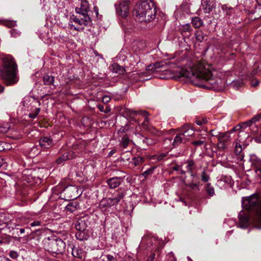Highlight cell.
<instances>
[{
	"mask_svg": "<svg viewBox=\"0 0 261 261\" xmlns=\"http://www.w3.org/2000/svg\"><path fill=\"white\" fill-rule=\"evenodd\" d=\"M205 62L203 60L199 61L193 67L192 72L197 78L208 81L212 78L213 74L209 69L206 68Z\"/></svg>",
	"mask_w": 261,
	"mask_h": 261,
	"instance_id": "obj_4",
	"label": "cell"
},
{
	"mask_svg": "<svg viewBox=\"0 0 261 261\" xmlns=\"http://www.w3.org/2000/svg\"><path fill=\"white\" fill-rule=\"evenodd\" d=\"M174 170H175V171H178V166L177 167V166H175V168H174Z\"/></svg>",
	"mask_w": 261,
	"mask_h": 261,
	"instance_id": "obj_49",
	"label": "cell"
},
{
	"mask_svg": "<svg viewBox=\"0 0 261 261\" xmlns=\"http://www.w3.org/2000/svg\"><path fill=\"white\" fill-rule=\"evenodd\" d=\"M46 9L54 25L77 38H95L99 34L96 0H47Z\"/></svg>",
	"mask_w": 261,
	"mask_h": 261,
	"instance_id": "obj_1",
	"label": "cell"
},
{
	"mask_svg": "<svg viewBox=\"0 0 261 261\" xmlns=\"http://www.w3.org/2000/svg\"><path fill=\"white\" fill-rule=\"evenodd\" d=\"M129 143H130V139L128 137H127L124 138L123 140H122V146H123V147L124 148H126V147H128V146L129 144Z\"/></svg>",
	"mask_w": 261,
	"mask_h": 261,
	"instance_id": "obj_30",
	"label": "cell"
},
{
	"mask_svg": "<svg viewBox=\"0 0 261 261\" xmlns=\"http://www.w3.org/2000/svg\"><path fill=\"white\" fill-rule=\"evenodd\" d=\"M242 150V148L241 146V145L239 144H237L236 145V147H235V153L236 155L238 156L240 155Z\"/></svg>",
	"mask_w": 261,
	"mask_h": 261,
	"instance_id": "obj_28",
	"label": "cell"
},
{
	"mask_svg": "<svg viewBox=\"0 0 261 261\" xmlns=\"http://www.w3.org/2000/svg\"><path fill=\"white\" fill-rule=\"evenodd\" d=\"M194 165V162H193V161H191L189 162V163H188V167L189 168H191V167H192Z\"/></svg>",
	"mask_w": 261,
	"mask_h": 261,
	"instance_id": "obj_43",
	"label": "cell"
},
{
	"mask_svg": "<svg viewBox=\"0 0 261 261\" xmlns=\"http://www.w3.org/2000/svg\"><path fill=\"white\" fill-rule=\"evenodd\" d=\"M4 90V88L3 86H1V90H0V92L1 93H2L3 92Z\"/></svg>",
	"mask_w": 261,
	"mask_h": 261,
	"instance_id": "obj_46",
	"label": "cell"
},
{
	"mask_svg": "<svg viewBox=\"0 0 261 261\" xmlns=\"http://www.w3.org/2000/svg\"><path fill=\"white\" fill-rule=\"evenodd\" d=\"M207 123V119H206V118H203L202 121H196V124H197V125H203V124H206Z\"/></svg>",
	"mask_w": 261,
	"mask_h": 261,
	"instance_id": "obj_34",
	"label": "cell"
},
{
	"mask_svg": "<svg viewBox=\"0 0 261 261\" xmlns=\"http://www.w3.org/2000/svg\"><path fill=\"white\" fill-rule=\"evenodd\" d=\"M123 179L122 178L118 177H114L112 178H110L107 181L108 186L110 189H115L116 188L120 186V185L122 183Z\"/></svg>",
	"mask_w": 261,
	"mask_h": 261,
	"instance_id": "obj_10",
	"label": "cell"
},
{
	"mask_svg": "<svg viewBox=\"0 0 261 261\" xmlns=\"http://www.w3.org/2000/svg\"><path fill=\"white\" fill-rule=\"evenodd\" d=\"M259 215L261 216V205H260V208H259Z\"/></svg>",
	"mask_w": 261,
	"mask_h": 261,
	"instance_id": "obj_50",
	"label": "cell"
},
{
	"mask_svg": "<svg viewBox=\"0 0 261 261\" xmlns=\"http://www.w3.org/2000/svg\"><path fill=\"white\" fill-rule=\"evenodd\" d=\"M1 151H4V150H9L10 149H12V146L11 144L9 143H7L6 142H3L1 141Z\"/></svg>",
	"mask_w": 261,
	"mask_h": 261,
	"instance_id": "obj_21",
	"label": "cell"
},
{
	"mask_svg": "<svg viewBox=\"0 0 261 261\" xmlns=\"http://www.w3.org/2000/svg\"><path fill=\"white\" fill-rule=\"evenodd\" d=\"M97 108H98V109H99V110H100V111L101 112H104V111H105V110H104V107L103 105H100H100H98V106H97Z\"/></svg>",
	"mask_w": 261,
	"mask_h": 261,
	"instance_id": "obj_38",
	"label": "cell"
},
{
	"mask_svg": "<svg viewBox=\"0 0 261 261\" xmlns=\"http://www.w3.org/2000/svg\"><path fill=\"white\" fill-rule=\"evenodd\" d=\"M203 143V141H196V142H193V144H194V146H197L202 145Z\"/></svg>",
	"mask_w": 261,
	"mask_h": 261,
	"instance_id": "obj_37",
	"label": "cell"
},
{
	"mask_svg": "<svg viewBox=\"0 0 261 261\" xmlns=\"http://www.w3.org/2000/svg\"><path fill=\"white\" fill-rule=\"evenodd\" d=\"M75 236L77 239L80 241H86L89 238L87 234L84 231H79L76 233Z\"/></svg>",
	"mask_w": 261,
	"mask_h": 261,
	"instance_id": "obj_17",
	"label": "cell"
},
{
	"mask_svg": "<svg viewBox=\"0 0 261 261\" xmlns=\"http://www.w3.org/2000/svg\"><path fill=\"white\" fill-rule=\"evenodd\" d=\"M182 142V138L180 136H177L174 140L172 146H178L179 144H181Z\"/></svg>",
	"mask_w": 261,
	"mask_h": 261,
	"instance_id": "obj_25",
	"label": "cell"
},
{
	"mask_svg": "<svg viewBox=\"0 0 261 261\" xmlns=\"http://www.w3.org/2000/svg\"><path fill=\"white\" fill-rule=\"evenodd\" d=\"M249 220V217L246 215L242 214L241 215V216H240V224L242 227H247Z\"/></svg>",
	"mask_w": 261,
	"mask_h": 261,
	"instance_id": "obj_18",
	"label": "cell"
},
{
	"mask_svg": "<svg viewBox=\"0 0 261 261\" xmlns=\"http://www.w3.org/2000/svg\"><path fill=\"white\" fill-rule=\"evenodd\" d=\"M93 120L91 121L90 118L88 117H84L82 119L81 122L82 124H83V125L85 126H89L91 125L92 124Z\"/></svg>",
	"mask_w": 261,
	"mask_h": 261,
	"instance_id": "obj_22",
	"label": "cell"
},
{
	"mask_svg": "<svg viewBox=\"0 0 261 261\" xmlns=\"http://www.w3.org/2000/svg\"><path fill=\"white\" fill-rule=\"evenodd\" d=\"M133 163H134V164L136 166H139L141 165V164L143 163V162H144V160L143 158H142V157H136V158H134L133 159Z\"/></svg>",
	"mask_w": 261,
	"mask_h": 261,
	"instance_id": "obj_23",
	"label": "cell"
},
{
	"mask_svg": "<svg viewBox=\"0 0 261 261\" xmlns=\"http://www.w3.org/2000/svg\"><path fill=\"white\" fill-rule=\"evenodd\" d=\"M180 76L181 77H188L189 75V72L186 69H182L180 72Z\"/></svg>",
	"mask_w": 261,
	"mask_h": 261,
	"instance_id": "obj_27",
	"label": "cell"
},
{
	"mask_svg": "<svg viewBox=\"0 0 261 261\" xmlns=\"http://www.w3.org/2000/svg\"><path fill=\"white\" fill-rule=\"evenodd\" d=\"M111 99L109 96H105L102 99V101L104 104H108L110 102Z\"/></svg>",
	"mask_w": 261,
	"mask_h": 261,
	"instance_id": "obj_32",
	"label": "cell"
},
{
	"mask_svg": "<svg viewBox=\"0 0 261 261\" xmlns=\"http://www.w3.org/2000/svg\"><path fill=\"white\" fill-rule=\"evenodd\" d=\"M202 180L203 181V182H208V180H209V176H208V175L205 172H203V174H202Z\"/></svg>",
	"mask_w": 261,
	"mask_h": 261,
	"instance_id": "obj_33",
	"label": "cell"
},
{
	"mask_svg": "<svg viewBox=\"0 0 261 261\" xmlns=\"http://www.w3.org/2000/svg\"><path fill=\"white\" fill-rule=\"evenodd\" d=\"M111 70L112 72L118 74H124L126 73V69L125 68L122 67V66L119 65L117 63H113L111 65L110 67Z\"/></svg>",
	"mask_w": 261,
	"mask_h": 261,
	"instance_id": "obj_12",
	"label": "cell"
},
{
	"mask_svg": "<svg viewBox=\"0 0 261 261\" xmlns=\"http://www.w3.org/2000/svg\"><path fill=\"white\" fill-rule=\"evenodd\" d=\"M39 145L42 148L48 149L50 147L53 143V139L49 137H42L39 141Z\"/></svg>",
	"mask_w": 261,
	"mask_h": 261,
	"instance_id": "obj_11",
	"label": "cell"
},
{
	"mask_svg": "<svg viewBox=\"0 0 261 261\" xmlns=\"http://www.w3.org/2000/svg\"><path fill=\"white\" fill-rule=\"evenodd\" d=\"M203 10L206 13H209L213 9L212 2L209 1H206L204 3L203 6Z\"/></svg>",
	"mask_w": 261,
	"mask_h": 261,
	"instance_id": "obj_20",
	"label": "cell"
},
{
	"mask_svg": "<svg viewBox=\"0 0 261 261\" xmlns=\"http://www.w3.org/2000/svg\"><path fill=\"white\" fill-rule=\"evenodd\" d=\"M42 245L45 250L51 253L61 254L65 250V243L55 236L46 237L42 241Z\"/></svg>",
	"mask_w": 261,
	"mask_h": 261,
	"instance_id": "obj_3",
	"label": "cell"
},
{
	"mask_svg": "<svg viewBox=\"0 0 261 261\" xmlns=\"http://www.w3.org/2000/svg\"><path fill=\"white\" fill-rule=\"evenodd\" d=\"M107 259L109 261H112L113 259H114V257L111 255H108L107 256Z\"/></svg>",
	"mask_w": 261,
	"mask_h": 261,
	"instance_id": "obj_44",
	"label": "cell"
},
{
	"mask_svg": "<svg viewBox=\"0 0 261 261\" xmlns=\"http://www.w3.org/2000/svg\"><path fill=\"white\" fill-rule=\"evenodd\" d=\"M76 229L78 231H84L87 227V224L84 220H79L75 224Z\"/></svg>",
	"mask_w": 261,
	"mask_h": 261,
	"instance_id": "obj_14",
	"label": "cell"
},
{
	"mask_svg": "<svg viewBox=\"0 0 261 261\" xmlns=\"http://www.w3.org/2000/svg\"><path fill=\"white\" fill-rule=\"evenodd\" d=\"M130 2L127 0H124L121 2L119 6V12L121 16L126 18L128 16Z\"/></svg>",
	"mask_w": 261,
	"mask_h": 261,
	"instance_id": "obj_8",
	"label": "cell"
},
{
	"mask_svg": "<svg viewBox=\"0 0 261 261\" xmlns=\"http://www.w3.org/2000/svg\"><path fill=\"white\" fill-rule=\"evenodd\" d=\"M159 64L160 63H156L150 64V65L147 66L146 68V70H151V69H153L159 67Z\"/></svg>",
	"mask_w": 261,
	"mask_h": 261,
	"instance_id": "obj_31",
	"label": "cell"
},
{
	"mask_svg": "<svg viewBox=\"0 0 261 261\" xmlns=\"http://www.w3.org/2000/svg\"><path fill=\"white\" fill-rule=\"evenodd\" d=\"M155 254H153V255H152V256H150V257H149V259H147V261H153V260H154V259H155Z\"/></svg>",
	"mask_w": 261,
	"mask_h": 261,
	"instance_id": "obj_40",
	"label": "cell"
},
{
	"mask_svg": "<svg viewBox=\"0 0 261 261\" xmlns=\"http://www.w3.org/2000/svg\"><path fill=\"white\" fill-rule=\"evenodd\" d=\"M155 168H156V167H153V168H150V169H149V170H148V171H146L144 172V174H143L142 175L144 176V177H147V175H150V173H152V172L154 171V169H155Z\"/></svg>",
	"mask_w": 261,
	"mask_h": 261,
	"instance_id": "obj_35",
	"label": "cell"
},
{
	"mask_svg": "<svg viewBox=\"0 0 261 261\" xmlns=\"http://www.w3.org/2000/svg\"><path fill=\"white\" fill-rule=\"evenodd\" d=\"M258 195L256 194L243 200V206L245 209L248 211H250V210L252 209L256 205V203L258 202Z\"/></svg>",
	"mask_w": 261,
	"mask_h": 261,
	"instance_id": "obj_7",
	"label": "cell"
},
{
	"mask_svg": "<svg viewBox=\"0 0 261 261\" xmlns=\"http://www.w3.org/2000/svg\"><path fill=\"white\" fill-rule=\"evenodd\" d=\"M0 162H1V166H0V167L1 168L3 165L4 164H5V159H4V158H1V161H0Z\"/></svg>",
	"mask_w": 261,
	"mask_h": 261,
	"instance_id": "obj_42",
	"label": "cell"
},
{
	"mask_svg": "<svg viewBox=\"0 0 261 261\" xmlns=\"http://www.w3.org/2000/svg\"><path fill=\"white\" fill-rule=\"evenodd\" d=\"M25 231V230H24V229H20V233H23Z\"/></svg>",
	"mask_w": 261,
	"mask_h": 261,
	"instance_id": "obj_48",
	"label": "cell"
},
{
	"mask_svg": "<svg viewBox=\"0 0 261 261\" xmlns=\"http://www.w3.org/2000/svg\"><path fill=\"white\" fill-rule=\"evenodd\" d=\"M192 23L193 26L196 29L199 28L203 25V22L201 19L197 17H194L192 19Z\"/></svg>",
	"mask_w": 261,
	"mask_h": 261,
	"instance_id": "obj_19",
	"label": "cell"
},
{
	"mask_svg": "<svg viewBox=\"0 0 261 261\" xmlns=\"http://www.w3.org/2000/svg\"><path fill=\"white\" fill-rule=\"evenodd\" d=\"M40 111H41V108H37V109L35 110L34 111H33L32 112L30 113L29 115V116L30 118H32V119L35 118L38 115V114H39Z\"/></svg>",
	"mask_w": 261,
	"mask_h": 261,
	"instance_id": "obj_24",
	"label": "cell"
},
{
	"mask_svg": "<svg viewBox=\"0 0 261 261\" xmlns=\"http://www.w3.org/2000/svg\"><path fill=\"white\" fill-rule=\"evenodd\" d=\"M166 156V154H163V155H161V156H160L158 158V161H160V160H161L162 159H163Z\"/></svg>",
	"mask_w": 261,
	"mask_h": 261,
	"instance_id": "obj_45",
	"label": "cell"
},
{
	"mask_svg": "<svg viewBox=\"0 0 261 261\" xmlns=\"http://www.w3.org/2000/svg\"><path fill=\"white\" fill-rule=\"evenodd\" d=\"M41 225V222L38 221H35L34 222H32L31 224V227H36V226H39Z\"/></svg>",
	"mask_w": 261,
	"mask_h": 261,
	"instance_id": "obj_36",
	"label": "cell"
},
{
	"mask_svg": "<svg viewBox=\"0 0 261 261\" xmlns=\"http://www.w3.org/2000/svg\"><path fill=\"white\" fill-rule=\"evenodd\" d=\"M256 2L258 3V4L261 5V0H256Z\"/></svg>",
	"mask_w": 261,
	"mask_h": 261,
	"instance_id": "obj_47",
	"label": "cell"
},
{
	"mask_svg": "<svg viewBox=\"0 0 261 261\" xmlns=\"http://www.w3.org/2000/svg\"><path fill=\"white\" fill-rule=\"evenodd\" d=\"M83 190L76 186H69L63 191L60 199L66 200H72L77 199L81 194Z\"/></svg>",
	"mask_w": 261,
	"mask_h": 261,
	"instance_id": "obj_5",
	"label": "cell"
},
{
	"mask_svg": "<svg viewBox=\"0 0 261 261\" xmlns=\"http://www.w3.org/2000/svg\"><path fill=\"white\" fill-rule=\"evenodd\" d=\"M43 82L46 85H52L55 82V78L53 76L45 75L43 77Z\"/></svg>",
	"mask_w": 261,
	"mask_h": 261,
	"instance_id": "obj_16",
	"label": "cell"
},
{
	"mask_svg": "<svg viewBox=\"0 0 261 261\" xmlns=\"http://www.w3.org/2000/svg\"><path fill=\"white\" fill-rule=\"evenodd\" d=\"M72 253L74 258L81 259L83 256V250L80 247L74 246L72 249Z\"/></svg>",
	"mask_w": 261,
	"mask_h": 261,
	"instance_id": "obj_15",
	"label": "cell"
},
{
	"mask_svg": "<svg viewBox=\"0 0 261 261\" xmlns=\"http://www.w3.org/2000/svg\"><path fill=\"white\" fill-rule=\"evenodd\" d=\"M76 157L75 153L74 152L70 151V152H66L64 153L62 156L57 159L56 160V163L58 164H60L65 161H67L69 160H72Z\"/></svg>",
	"mask_w": 261,
	"mask_h": 261,
	"instance_id": "obj_9",
	"label": "cell"
},
{
	"mask_svg": "<svg viewBox=\"0 0 261 261\" xmlns=\"http://www.w3.org/2000/svg\"><path fill=\"white\" fill-rule=\"evenodd\" d=\"M10 258L12 259H16L19 257V253H17V252L14 250H11L9 252V253Z\"/></svg>",
	"mask_w": 261,
	"mask_h": 261,
	"instance_id": "obj_26",
	"label": "cell"
},
{
	"mask_svg": "<svg viewBox=\"0 0 261 261\" xmlns=\"http://www.w3.org/2000/svg\"><path fill=\"white\" fill-rule=\"evenodd\" d=\"M116 150H111V152H110L109 154H108V157H110L112 156L114 153H115Z\"/></svg>",
	"mask_w": 261,
	"mask_h": 261,
	"instance_id": "obj_41",
	"label": "cell"
},
{
	"mask_svg": "<svg viewBox=\"0 0 261 261\" xmlns=\"http://www.w3.org/2000/svg\"><path fill=\"white\" fill-rule=\"evenodd\" d=\"M206 191L208 192V194H209L210 196H212L213 194L214 193V190L213 188L211 186V185H208L206 187Z\"/></svg>",
	"mask_w": 261,
	"mask_h": 261,
	"instance_id": "obj_29",
	"label": "cell"
},
{
	"mask_svg": "<svg viewBox=\"0 0 261 261\" xmlns=\"http://www.w3.org/2000/svg\"><path fill=\"white\" fill-rule=\"evenodd\" d=\"M157 8L150 0H144L138 2L134 10V16L137 21L148 23L155 19Z\"/></svg>",
	"mask_w": 261,
	"mask_h": 261,
	"instance_id": "obj_2",
	"label": "cell"
},
{
	"mask_svg": "<svg viewBox=\"0 0 261 261\" xmlns=\"http://www.w3.org/2000/svg\"><path fill=\"white\" fill-rule=\"evenodd\" d=\"M122 197V196H119L117 197L113 198V199L108 198V197L104 198L100 203L99 207L100 209L109 208L110 206H113L118 203Z\"/></svg>",
	"mask_w": 261,
	"mask_h": 261,
	"instance_id": "obj_6",
	"label": "cell"
},
{
	"mask_svg": "<svg viewBox=\"0 0 261 261\" xmlns=\"http://www.w3.org/2000/svg\"><path fill=\"white\" fill-rule=\"evenodd\" d=\"M111 111V108L110 107H107L106 109L105 110V111H104V113H108L110 112Z\"/></svg>",
	"mask_w": 261,
	"mask_h": 261,
	"instance_id": "obj_39",
	"label": "cell"
},
{
	"mask_svg": "<svg viewBox=\"0 0 261 261\" xmlns=\"http://www.w3.org/2000/svg\"><path fill=\"white\" fill-rule=\"evenodd\" d=\"M80 208V204L78 202H72L68 204L65 207L66 211L69 212L73 213L77 211Z\"/></svg>",
	"mask_w": 261,
	"mask_h": 261,
	"instance_id": "obj_13",
	"label": "cell"
}]
</instances>
